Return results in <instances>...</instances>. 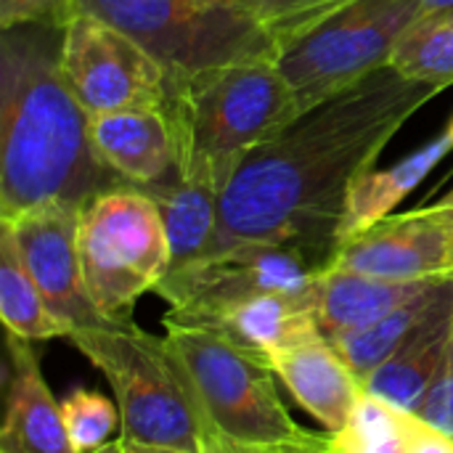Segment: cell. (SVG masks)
I'll return each mask as SVG.
<instances>
[{
    "label": "cell",
    "mask_w": 453,
    "mask_h": 453,
    "mask_svg": "<svg viewBox=\"0 0 453 453\" xmlns=\"http://www.w3.org/2000/svg\"><path fill=\"white\" fill-rule=\"evenodd\" d=\"M441 88L382 66L257 146L218 196L210 255L273 244L324 273L340 250L353 180Z\"/></svg>",
    "instance_id": "1"
},
{
    "label": "cell",
    "mask_w": 453,
    "mask_h": 453,
    "mask_svg": "<svg viewBox=\"0 0 453 453\" xmlns=\"http://www.w3.org/2000/svg\"><path fill=\"white\" fill-rule=\"evenodd\" d=\"M58 24H19L0 40V220L42 204L85 207L127 180L96 154L90 114L61 72Z\"/></svg>",
    "instance_id": "2"
},
{
    "label": "cell",
    "mask_w": 453,
    "mask_h": 453,
    "mask_svg": "<svg viewBox=\"0 0 453 453\" xmlns=\"http://www.w3.org/2000/svg\"><path fill=\"white\" fill-rule=\"evenodd\" d=\"M178 173L218 196L247 157L289 127L300 111L276 56L199 72L167 88Z\"/></svg>",
    "instance_id": "3"
},
{
    "label": "cell",
    "mask_w": 453,
    "mask_h": 453,
    "mask_svg": "<svg viewBox=\"0 0 453 453\" xmlns=\"http://www.w3.org/2000/svg\"><path fill=\"white\" fill-rule=\"evenodd\" d=\"M66 340L106 377L114 390L122 438L202 453L207 417L165 337L135 324L80 329Z\"/></svg>",
    "instance_id": "4"
},
{
    "label": "cell",
    "mask_w": 453,
    "mask_h": 453,
    "mask_svg": "<svg viewBox=\"0 0 453 453\" xmlns=\"http://www.w3.org/2000/svg\"><path fill=\"white\" fill-rule=\"evenodd\" d=\"M146 48L167 88L226 64L268 58L279 45L250 0H72Z\"/></svg>",
    "instance_id": "5"
},
{
    "label": "cell",
    "mask_w": 453,
    "mask_h": 453,
    "mask_svg": "<svg viewBox=\"0 0 453 453\" xmlns=\"http://www.w3.org/2000/svg\"><path fill=\"white\" fill-rule=\"evenodd\" d=\"M77 250L88 295L111 324H133L138 297L154 292L173 263L159 207L133 183L82 207Z\"/></svg>",
    "instance_id": "6"
},
{
    "label": "cell",
    "mask_w": 453,
    "mask_h": 453,
    "mask_svg": "<svg viewBox=\"0 0 453 453\" xmlns=\"http://www.w3.org/2000/svg\"><path fill=\"white\" fill-rule=\"evenodd\" d=\"M165 329V340L180 361L207 425L218 433L255 446H287L313 438L289 417L265 358L218 332L194 326Z\"/></svg>",
    "instance_id": "7"
},
{
    "label": "cell",
    "mask_w": 453,
    "mask_h": 453,
    "mask_svg": "<svg viewBox=\"0 0 453 453\" xmlns=\"http://www.w3.org/2000/svg\"><path fill=\"white\" fill-rule=\"evenodd\" d=\"M422 19V0H356L281 45L276 64L300 117L388 66L403 35Z\"/></svg>",
    "instance_id": "8"
},
{
    "label": "cell",
    "mask_w": 453,
    "mask_h": 453,
    "mask_svg": "<svg viewBox=\"0 0 453 453\" xmlns=\"http://www.w3.org/2000/svg\"><path fill=\"white\" fill-rule=\"evenodd\" d=\"M61 72L90 117L162 109L167 98V77L159 61L130 35L93 13H74L64 24Z\"/></svg>",
    "instance_id": "9"
},
{
    "label": "cell",
    "mask_w": 453,
    "mask_h": 453,
    "mask_svg": "<svg viewBox=\"0 0 453 453\" xmlns=\"http://www.w3.org/2000/svg\"><path fill=\"white\" fill-rule=\"evenodd\" d=\"M313 263L287 247L242 244L167 273L154 289L167 305L165 324L188 321L268 292H303L316 281Z\"/></svg>",
    "instance_id": "10"
},
{
    "label": "cell",
    "mask_w": 453,
    "mask_h": 453,
    "mask_svg": "<svg viewBox=\"0 0 453 453\" xmlns=\"http://www.w3.org/2000/svg\"><path fill=\"white\" fill-rule=\"evenodd\" d=\"M80 212L82 210L72 204H42L16 220H0L8 226L24 268L37 284L48 311L64 324L66 337L80 329L114 326L96 308L85 287L77 250Z\"/></svg>",
    "instance_id": "11"
},
{
    "label": "cell",
    "mask_w": 453,
    "mask_h": 453,
    "mask_svg": "<svg viewBox=\"0 0 453 453\" xmlns=\"http://www.w3.org/2000/svg\"><path fill=\"white\" fill-rule=\"evenodd\" d=\"M329 268L393 281L453 276V204L388 215L348 236Z\"/></svg>",
    "instance_id": "12"
},
{
    "label": "cell",
    "mask_w": 453,
    "mask_h": 453,
    "mask_svg": "<svg viewBox=\"0 0 453 453\" xmlns=\"http://www.w3.org/2000/svg\"><path fill=\"white\" fill-rule=\"evenodd\" d=\"M268 364L292 398L332 435L348 427L364 395V385L326 337L316 334L276 348L268 353Z\"/></svg>",
    "instance_id": "13"
},
{
    "label": "cell",
    "mask_w": 453,
    "mask_h": 453,
    "mask_svg": "<svg viewBox=\"0 0 453 453\" xmlns=\"http://www.w3.org/2000/svg\"><path fill=\"white\" fill-rule=\"evenodd\" d=\"M165 326H194L218 332L239 348L268 361L271 350L321 334L316 326V281L303 292H268Z\"/></svg>",
    "instance_id": "14"
},
{
    "label": "cell",
    "mask_w": 453,
    "mask_h": 453,
    "mask_svg": "<svg viewBox=\"0 0 453 453\" xmlns=\"http://www.w3.org/2000/svg\"><path fill=\"white\" fill-rule=\"evenodd\" d=\"M101 162L133 186H151L178 170L175 133L165 109L109 111L90 117Z\"/></svg>",
    "instance_id": "15"
},
{
    "label": "cell",
    "mask_w": 453,
    "mask_h": 453,
    "mask_svg": "<svg viewBox=\"0 0 453 453\" xmlns=\"http://www.w3.org/2000/svg\"><path fill=\"white\" fill-rule=\"evenodd\" d=\"M11 377L0 453H77L66 433L64 411L53 401L35 350L27 340L8 337Z\"/></svg>",
    "instance_id": "16"
},
{
    "label": "cell",
    "mask_w": 453,
    "mask_h": 453,
    "mask_svg": "<svg viewBox=\"0 0 453 453\" xmlns=\"http://www.w3.org/2000/svg\"><path fill=\"white\" fill-rule=\"evenodd\" d=\"M453 340V279L422 326L364 380V393L398 411H414L441 374Z\"/></svg>",
    "instance_id": "17"
},
{
    "label": "cell",
    "mask_w": 453,
    "mask_h": 453,
    "mask_svg": "<svg viewBox=\"0 0 453 453\" xmlns=\"http://www.w3.org/2000/svg\"><path fill=\"white\" fill-rule=\"evenodd\" d=\"M438 281L441 279L393 281L345 268H326L316 276V326L326 340L364 329Z\"/></svg>",
    "instance_id": "18"
},
{
    "label": "cell",
    "mask_w": 453,
    "mask_h": 453,
    "mask_svg": "<svg viewBox=\"0 0 453 453\" xmlns=\"http://www.w3.org/2000/svg\"><path fill=\"white\" fill-rule=\"evenodd\" d=\"M159 207L173 263L170 273L210 257L218 234V194L202 183L186 180L178 170L151 186H141Z\"/></svg>",
    "instance_id": "19"
},
{
    "label": "cell",
    "mask_w": 453,
    "mask_h": 453,
    "mask_svg": "<svg viewBox=\"0 0 453 453\" xmlns=\"http://www.w3.org/2000/svg\"><path fill=\"white\" fill-rule=\"evenodd\" d=\"M453 149L451 133H443L441 138L422 146L417 154L401 159L398 165L388 170H366L361 173L348 194L345 220H342V242L382 218L393 215V210L430 175V170ZM340 242V244H342Z\"/></svg>",
    "instance_id": "20"
},
{
    "label": "cell",
    "mask_w": 453,
    "mask_h": 453,
    "mask_svg": "<svg viewBox=\"0 0 453 453\" xmlns=\"http://www.w3.org/2000/svg\"><path fill=\"white\" fill-rule=\"evenodd\" d=\"M451 279L453 276L441 279L427 292H422L419 297H414V300L403 303L401 308L390 311L380 321L329 340L334 345V350L342 356V361L350 366V372L361 380V385L377 366H382L422 326V321L433 313L435 303L441 300V295H443V289H446V284Z\"/></svg>",
    "instance_id": "21"
},
{
    "label": "cell",
    "mask_w": 453,
    "mask_h": 453,
    "mask_svg": "<svg viewBox=\"0 0 453 453\" xmlns=\"http://www.w3.org/2000/svg\"><path fill=\"white\" fill-rule=\"evenodd\" d=\"M0 319L8 337L53 340L66 337L64 324L48 311L37 284L24 268L8 226L0 223Z\"/></svg>",
    "instance_id": "22"
},
{
    "label": "cell",
    "mask_w": 453,
    "mask_h": 453,
    "mask_svg": "<svg viewBox=\"0 0 453 453\" xmlns=\"http://www.w3.org/2000/svg\"><path fill=\"white\" fill-rule=\"evenodd\" d=\"M390 66L403 77L430 82L441 90L453 85V13L414 24L398 42Z\"/></svg>",
    "instance_id": "23"
},
{
    "label": "cell",
    "mask_w": 453,
    "mask_h": 453,
    "mask_svg": "<svg viewBox=\"0 0 453 453\" xmlns=\"http://www.w3.org/2000/svg\"><path fill=\"white\" fill-rule=\"evenodd\" d=\"M348 453H401L403 411L364 393L348 427L337 435Z\"/></svg>",
    "instance_id": "24"
},
{
    "label": "cell",
    "mask_w": 453,
    "mask_h": 453,
    "mask_svg": "<svg viewBox=\"0 0 453 453\" xmlns=\"http://www.w3.org/2000/svg\"><path fill=\"white\" fill-rule=\"evenodd\" d=\"M61 411L77 453H98L106 449L111 443V433L117 425H122L119 409L96 390H74L61 403Z\"/></svg>",
    "instance_id": "25"
},
{
    "label": "cell",
    "mask_w": 453,
    "mask_h": 453,
    "mask_svg": "<svg viewBox=\"0 0 453 453\" xmlns=\"http://www.w3.org/2000/svg\"><path fill=\"white\" fill-rule=\"evenodd\" d=\"M276 45H287L334 13L340 0H250Z\"/></svg>",
    "instance_id": "26"
},
{
    "label": "cell",
    "mask_w": 453,
    "mask_h": 453,
    "mask_svg": "<svg viewBox=\"0 0 453 453\" xmlns=\"http://www.w3.org/2000/svg\"><path fill=\"white\" fill-rule=\"evenodd\" d=\"M411 414L453 441V340L441 374L435 377V382Z\"/></svg>",
    "instance_id": "27"
},
{
    "label": "cell",
    "mask_w": 453,
    "mask_h": 453,
    "mask_svg": "<svg viewBox=\"0 0 453 453\" xmlns=\"http://www.w3.org/2000/svg\"><path fill=\"white\" fill-rule=\"evenodd\" d=\"M72 19V0H0V27L19 24H58Z\"/></svg>",
    "instance_id": "28"
},
{
    "label": "cell",
    "mask_w": 453,
    "mask_h": 453,
    "mask_svg": "<svg viewBox=\"0 0 453 453\" xmlns=\"http://www.w3.org/2000/svg\"><path fill=\"white\" fill-rule=\"evenodd\" d=\"M401 453H453V441L414 417L403 411V446Z\"/></svg>",
    "instance_id": "29"
},
{
    "label": "cell",
    "mask_w": 453,
    "mask_h": 453,
    "mask_svg": "<svg viewBox=\"0 0 453 453\" xmlns=\"http://www.w3.org/2000/svg\"><path fill=\"white\" fill-rule=\"evenodd\" d=\"M202 453H295V443L287 446H255V443H239L223 433H218L212 425H207L204 433V449Z\"/></svg>",
    "instance_id": "30"
},
{
    "label": "cell",
    "mask_w": 453,
    "mask_h": 453,
    "mask_svg": "<svg viewBox=\"0 0 453 453\" xmlns=\"http://www.w3.org/2000/svg\"><path fill=\"white\" fill-rule=\"evenodd\" d=\"M295 453H348L345 446L337 441V435H316L303 441V443H295Z\"/></svg>",
    "instance_id": "31"
},
{
    "label": "cell",
    "mask_w": 453,
    "mask_h": 453,
    "mask_svg": "<svg viewBox=\"0 0 453 453\" xmlns=\"http://www.w3.org/2000/svg\"><path fill=\"white\" fill-rule=\"evenodd\" d=\"M98 453H186L178 449H165V446H146V443H135L127 438H119L114 443H109L106 449H101Z\"/></svg>",
    "instance_id": "32"
},
{
    "label": "cell",
    "mask_w": 453,
    "mask_h": 453,
    "mask_svg": "<svg viewBox=\"0 0 453 453\" xmlns=\"http://www.w3.org/2000/svg\"><path fill=\"white\" fill-rule=\"evenodd\" d=\"M425 3V19L441 16V13H453V0H422Z\"/></svg>",
    "instance_id": "33"
},
{
    "label": "cell",
    "mask_w": 453,
    "mask_h": 453,
    "mask_svg": "<svg viewBox=\"0 0 453 453\" xmlns=\"http://www.w3.org/2000/svg\"><path fill=\"white\" fill-rule=\"evenodd\" d=\"M350 3H356V0H340V3H337V8H334V13H337L340 8H345V5H350Z\"/></svg>",
    "instance_id": "34"
},
{
    "label": "cell",
    "mask_w": 453,
    "mask_h": 453,
    "mask_svg": "<svg viewBox=\"0 0 453 453\" xmlns=\"http://www.w3.org/2000/svg\"><path fill=\"white\" fill-rule=\"evenodd\" d=\"M441 202H446V204H453V191H451V194H446V196H443Z\"/></svg>",
    "instance_id": "35"
},
{
    "label": "cell",
    "mask_w": 453,
    "mask_h": 453,
    "mask_svg": "<svg viewBox=\"0 0 453 453\" xmlns=\"http://www.w3.org/2000/svg\"><path fill=\"white\" fill-rule=\"evenodd\" d=\"M449 133H451V138H453V119H451V127H449Z\"/></svg>",
    "instance_id": "36"
}]
</instances>
